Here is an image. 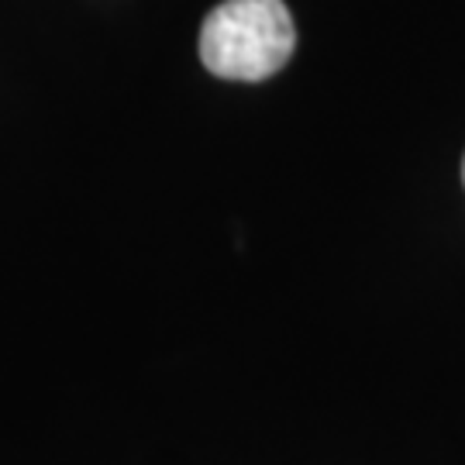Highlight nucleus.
Masks as SVG:
<instances>
[{
	"label": "nucleus",
	"mask_w": 465,
	"mask_h": 465,
	"mask_svg": "<svg viewBox=\"0 0 465 465\" xmlns=\"http://www.w3.org/2000/svg\"><path fill=\"white\" fill-rule=\"evenodd\" d=\"M297 45L282 0H224L200 28V63L221 80H269Z\"/></svg>",
	"instance_id": "1"
},
{
	"label": "nucleus",
	"mask_w": 465,
	"mask_h": 465,
	"mask_svg": "<svg viewBox=\"0 0 465 465\" xmlns=\"http://www.w3.org/2000/svg\"><path fill=\"white\" fill-rule=\"evenodd\" d=\"M462 183H465V159H462Z\"/></svg>",
	"instance_id": "2"
}]
</instances>
